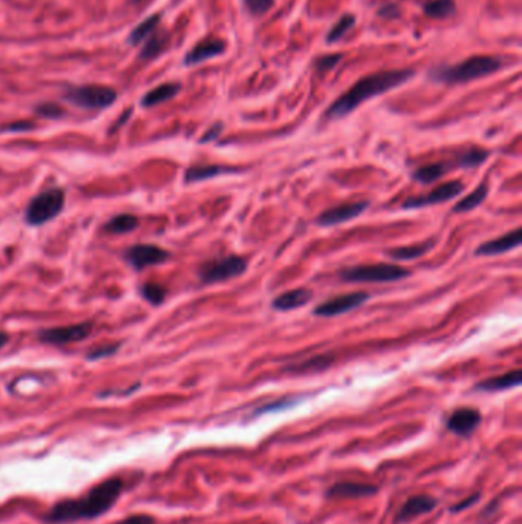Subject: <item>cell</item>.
Segmentation results:
<instances>
[{"label": "cell", "instance_id": "obj_28", "mask_svg": "<svg viewBox=\"0 0 522 524\" xmlns=\"http://www.w3.org/2000/svg\"><path fill=\"white\" fill-rule=\"evenodd\" d=\"M167 41H169V36L165 33H153L148 41H145L144 48L140 52V59L143 60H150L153 57H156L160 52L165 48Z\"/></svg>", "mask_w": 522, "mask_h": 524}, {"label": "cell", "instance_id": "obj_34", "mask_svg": "<svg viewBox=\"0 0 522 524\" xmlns=\"http://www.w3.org/2000/svg\"><path fill=\"white\" fill-rule=\"evenodd\" d=\"M36 112L40 115V117L52 119V120L63 117V114H65L63 108L58 106V104L56 103H41L36 108Z\"/></svg>", "mask_w": 522, "mask_h": 524}, {"label": "cell", "instance_id": "obj_33", "mask_svg": "<svg viewBox=\"0 0 522 524\" xmlns=\"http://www.w3.org/2000/svg\"><path fill=\"white\" fill-rule=\"evenodd\" d=\"M299 402H300V399H293V397H290V399H280V400L273 402V403H270V405L260 406L259 410L255 413V415H262V414H267V413L284 411V410H288V408H293Z\"/></svg>", "mask_w": 522, "mask_h": 524}, {"label": "cell", "instance_id": "obj_5", "mask_svg": "<svg viewBox=\"0 0 522 524\" xmlns=\"http://www.w3.org/2000/svg\"><path fill=\"white\" fill-rule=\"evenodd\" d=\"M344 282H396L411 276V270L399 264H371L343 268L339 273Z\"/></svg>", "mask_w": 522, "mask_h": 524}, {"label": "cell", "instance_id": "obj_15", "mask_svg": "<svg viewBox=\"0 0 522 524\" xmlns=\"http://www.w3.org/2000/svg\"><path fill=\"white\" fill-rule=\"evenodd\" d=\"M379 492V488L371 483H362V481H340L334 483L325 492L328 500H357L374 497Z\"/></svg>", "mask_w": 522, "mask_h": 524}, {"label": "cell", "instance_id": "obj_24", "mask_svg": "<svg viewBox=\"0 0 522 524\" xmlns=\"http://www.w3.org/2000/svg\"><path fill=\"white\" fill-rule=\"evenodd\" d=\"M449 171H451V166L447 163H432L421 166L416 171H414L412 178L420 184H432L440 180V178L444 176Z\"/></svg>", "mask_w": 522, "mask_h": 524}, {"label": "cell", "instance_id": "obj_30", "mask_svg": "<svg viewBox=\"0 0 522 524\" xmlns=\"http://www.w3.org/2000/svg\"><path fill=\"white\" fill-rule=\"evenodd\" d=\"M354 24H356V16H354V14H343L337 20L336 25H334L329 33H328V36H327L328 44H336V41L343 39V36L347 34L348 31L354 26Z\"/></svg>", "mask_w": 522, "mask_h": 524}, {"label": "cell", "instance_id": "obj_3", "mask_svg": "<svg viewBox=\"0 0 522 524\" xmlns=\"http://www.w3.org/2000/svg\"><path fill=\"white\" fill-rule=\"evenodd\" d=\"M503 68V60L495 56H474L456 65H441L432 68L429 77L435 83L443 85H463L472 80L492 76L498 69Z\"/></svg>", "mask_w": 522, "mask_h": 524}, {"label": "cell", "instance_id": "obj_23", "mask_svg": "<svg viewBox=\"0 0 522 524\" xmlns=\"http://www.w3.org/2000/svg\"><path fill=\"white\" fill-rule=\"evenodd\" d=\"M487 195H488V186H487L486 181H483L481 184H479L475 188L474 192H471L467 196H464L461 201H458L454 206L452 212H455V213H469V212H472L474 208L479 207V206H481L486 201Z\"/></svg>", "mask_w": 522, "mask_h": 524}, {"label": "cell", "instance_id": "obj_25", "mask_svg": "<svg viewBox=\"0 0 522 524\" xmlns=\"http://www.w3.org/2000/svg\"><path fill=\"white\" fill-rule=\"evenodd\" d=\"M160 19H161L160 14H153V16H150L148 19H144L138 26H135L130 31V34L128 37V44H130L133 46H137V45L141 44V41L148 40L155 33L156 28H158Z\"/></svg>", "mask_w": 522, "mask_h": 524}, {"label": "cell", "instance_id": "obj_43", "mask_svg": "<svg viewBox=\"0 0 522 524\" xmlns=\"http://www.w3.org/2000/svg\"><path fill=\"white\" fill-rule=\"evenodd\" d=\"M8 342H9V336H8V334L0 331V350H2Z\"/></svg>", "mask_w": 522, "mask_h": 524}, {"label": "cell", "instance_id": "obj_10", "mask_svg": "<svg viewBox=\"0 0 522 524\" xmlns=\"http://www.w3.org/2000/svg\"><path fill=\"white\" fill-rule=\"evenodd\" d=\"M93 330L92 322H81L77 325H69V327H57L46 328L39 333V339L44 343L49 345H68L72 342H80L86 339Z\"/></svg>", "mask_w": 522, "mask_h": 524}, {"label": "cell", "instance_id": "obj_18", "mask_svg": "<svg viewBox=\"0 0 522 524\" xmlns=\"http://www.w3.org/2000/svg\"><path fill=\"white\" fill-rule=\"evenodd\" d=\"M314 298V293L311 288L299 287L295 290H290L276 296L271 302V307L276 311H293L300 307H305Z\"/></svg>", "mask_w": 522, "mask_h": 524}, {"label": "cell", "instance_id": "obj_16", "mask_svg": "<svg viewBox=\"0 0 522 524\" xmlns=\"http://www.w3.org/2000/svg\"><path fill=\"white\" fill-rule=\"evenodd\" d=\"M521 227H516L511 232L499 236L496 239L487 241V243H483L481 246H478L475 250L476 256H496V255H503L507 253V251L515 250L521 246L522 241V235H521Z\"/></svg>", "mask_w": 522, "mask_h": 524}, {"label": "cell", "instance_id": "obj_41", "mask_svg": "<svg viewBox=\"0 0 522 524\" xmlns=\"http://www.w3.org/2000/svg\"><path fill=\"white\" fill-rule=\"evenodd\" d=\"M379 16L383 19H396L400 16V8L395 4H386L379 9Z\"/></svg>", "mask_w": 522, "mask_h": 524}, {"label": "cell", "instance_id": "obj_13", "mask_svg": "<svg viewBox=\"0 0 522 524\" xmlns=\"http://www.w3.org/2000/svg\"><path fill=\"white\" fill-rule=\"evenodd\" d=\"M481 422L483 415L476 408H458L449 415L446 428L455 435L469 437L476 431V428L481 425Z\"/></svg>", "mask_w": 522, "mask_h": 524}, {"label": "cell", "instance_id": "obj_35", "mask_svg": "<svg viewBox=\"0 0 522 524\" xmlns=\"http://www.w3.org/2000/svg\"><path fill=\"white\" fill-rule=\"evenodd\" d=\"M244 2L253 16H262L275 5V0H244Z\"/></svg>", "mask_w": 522, "mask_h": 524}, {"label": "cell", "instance_id": "obj_19", "mask_svg": "<svg viewBox=\"0 0 522 524\" xmlns=\"http://www.w3.org/2000/svg\"><path fill=\"white\" fill-rule=\"evenodd\" d=\"M241 169L239 167L232 166H222V164H203V166H192L185 171L184 180L187 184L192 183H201L212 180V178L221 176V175H230V173H239Z\"/></svg>", "mask_w": 522, "mask_h": 524}, {"label": "cell", "instance_id": "obj_39", "mask_svg": "<svg viewBox=\"0 0 522 524\" xmlns=\"http://www.w3.org/2000/svg\"><path fill=\"white\" fill-rule=\"evenodd\" d=\"M117 524H155V520L150 515H144V513H137V515H130L118 521Z\"/></svg>", "mask_w": 522, "mask_h": 524}, {"label": "cell", "instance_id": "obj_27", "mask_svg": "<svg viewBox=\"0 0 522 524\" xmlns=\"http://www.w3.org/2000/svg\"><path fill=\"white\" fill-rule=\"evenodd\" d=\"M456 11L454 0H429L423 6V13L432 19H447Z\"/></svg>", "mask_w": 522, "mask_h": 524}, {"label": "cell", "instance_id": "obj_8", "mask_svg": "<svg viewBox=\"0 0 522 524\" xmlns=\"http://www.w3.org/2000/svg\"><path fill=\"white\" fill-rule=\"evenodd\" d=\"M463 188H464L463 181H459V180L447 181V183H443L440 186H436L435 188H432L429 193L408 198L401 207L406 208V211H414V208H423V207H431L435 204H443L446 201H451L454 200V198H456L459 193L463 192Z\"/></svg>", "mask_w": 522, "mask_h": 524}, {"label": "cell", "instance_id": "obj_42", "mask_svg": "<svg viewBox=\"0 0 522 524\" xmlns=\"http://www.w3.org/2000/svg\"><path fill=\"white\" fill-rule=\"evenodd\" d=\"M34 129V124L29 121H19V123H13L8 124L5 131H11V132H24V131H31Z\"/></svg>", "mask_w": 522, "mask_h": 524}, {"label": "cell", "instance_id": "obj_12", "mask_svg": "<svg viewBox=\"0 0 522 524\" xmlns=\"http://www.w3.org/2000/svg\"><path fill=\"white\" fill-rule=\"evenodd\" d=\"M369 207V201H354V203H344L340 206H336L332 208H328V211L323 212L317 219L316 223L320 227H332V226H340L348 221H352V219L359 218L360 215H363V212L367 211Z\"/></svg>", "mask_w": 522, "mask_h": 524}, {"label": "cell", "instance_id": "obj_7", "mask_svg": "<svg viewBox=\"0 0 522 524\" xmlns=\"http://www.w3.org/2000/svg\"><path fill=\"white\" fill-rule=\"evenodd\" d=\"M65 99L81 109H106L117 100V91L101 85L72 86L66 89Z\"/></svg>", "mask_w": 522, "mask_h": 524}, {"label": "cell", "instance_id": "obj_37", "mask_svg": "<svg viewBox=\"0 0 522 524\" xmlns=\"http://www.w3.org/2000/svg\"><path fill=\"white\" fill-rule=\"evenodd\" d=\"M342 60V54H328V56H322L317 59L316 61V68L317 71H329L334 66H337Z\"/></svg>", "mask_w": 522, "mask_h": 524}, {"label": "cell", "instance_id": "obj_17", "mask_svg": "<svg viewBox=\"0 0 522 524\" xmlns=\"http://www.w3.org/2000/svg\"><path fill=\"white\" fill-rule=\"evenodd\" d=\"M225 49H227V45H225L224 40L215 39V37L205 39V40L200 41L198 45H195L189 52H187L185 57H184V65L193 66V65H198V63H203L208 59L219 57V56L224 54Z\"/></svg>", "mask_w": 522, "mask_h": 524}, {"label": "cell", "instance_id": "obj_26", "mask_svg": "<svg viewBox=\"0 0 522 524\" xmlns=\"http://www.w3.org/2000/svg\"><path fill=\"white\" fill-rule=\"evenodd\" d=\"M137 227H138V218L130 213H121V215L113 216L106 224H104V230L112 235L130 233Z\"/></svg>", "mask_w": 522, "mask_h": 524}, {"label": "cell", "instance_id": "obj_9", "mask_svg": "<svg viewBox=\"0 0 522 524\" xmlns=\"http://www.w3.org/2000/svg\"><path fill=\"white\" fill-rule=\"evenodd\" d=\"M369 298H371L369 293L367 291L344 293V295L334 296L325 302H322L312 313L320 318H336V316H340V314L349 313L352 310L362 307L364 302H368Z\"/></svg>", "mask_w": 522, "mask_h": 524}, {"label": "cell", "instance_id": "obj_11", "mask_svg": "<svg viewBox=\"0 0 522 524\" xmlns=\"http://www.w3.org/2000/svg\"><path fill=\"white\" fill-rule=\"evenodd\" d=\"M124 258L135 270H143L145 267L163 264L170 258V253L153 244H135L126 250Z\"/></svg>", "mask_w": 522, "mask_h": 524}, {"label": "cell", "instance_id": "obj_29", "mask_svg": "<svg viewBox=\"0 0 522 524\" xmlns=\"http://www.w3.org/2000/svg\"><path fill=\"white\" fill-rule=\"evenodd\" d=\"M490 152L487 149L483 148H472L466 152H463L461 155L458 156L456 164L463 169H472V167H478L481 166L487 158H488Z\"/></svg>", "mask_w": 522, "mask_h": 524}, {"label": "cell", "instance_id": "obj_22", "mask_svg": "<svg viewBox=\"0 0 522 524\" xmlns=\"http://www.w3.org/2000/svg\"><path fill=\"white\" fill-rule=\"evenodd\" d=\"M434 246H435V239L432 238V239L423 241V243H419V244L391 248L386 251V255L394 261H414V259H419L424 256L426 253H429V251L434 248Z\"/></svg>", "mask_w": 522, "mask_h": 524}, {"label": "cell", "instance_id": "obj_20", "mask_svg": "<svg viewBox=\"0 0 522 524\" xmlns=\"http://www.w3.org/2000/svg\"><path fill=\"white\" fill-rule=\"evenodd\" d=\"M519 385H521V371L515 370L503 376H495L483 382H478L475 385V390L483 393H498L510 390V388H516Z\"/></svg>", "mask_w": 522, "mask_h": 524}, {"label": "cell", "instance_id": "obj_21", "mask_svg": "<svg viewBox=\"0 0 522 524\" xmlns=\"http://www.w3.org/2000/svg\"><path fill=\"white\" fill-rule=\"evenodd\" d=\"M181 91L180 83H164V85L156 86L150 89L148 94H144L141 99V106L143 108H153L158 106L161 103L169 101L178 96Z\"/></svg>", "mask_w": 522, "mask_h": 524}, {"label": "cell", "instance_id": "obj_40", "mask_svg": "<svg viewBox=\"0 0 522 524\" xmlns=\"http://www.w3.org/2000/svg\"><path fill=\"white\" fill-rule=\"evenodd\" d=\"M222 131H224V124H222V123H215V124L212 126V128L208 129V131L203 135L201 143H208V141L216 140V138L219 137V135L222 133Z\"/></svg>", "mask_w": 522, "mask_h": 524}, {"label": "cell", "instance_id": "obj_4", "mask_svg": "<svg viewBox=\"0 0 522 524\" xmlns=\"http://www.w3.org/2000/svg\"><path fill=\"white\" fill-rule=\"evenodd\" d=\"M65 207V191L60 187H51L36 195L29 201L25 219L31 226H44L45 223L58 216Z\"/></svg>", "mask_w": 522, "mask_h": 524}, {"label": "cell", "instance_id": "obj_32", "mask_svg": "<svg viewBox=\"0 0 522 524\" xmlns=\"http://www.w3.org/2000/svg\"><path fill=\"white\" fill-rule=\"evenodd\" d=\"M141 296L152 306H161L167 296V290L155 282H145L141 287Z\"/></svg>", "mask_w": 522, "mask_h": 524}, {"label": "cell", "instance_id": "obj_36", "mask_svg": "<svg viewBox=\"0 0 522 524\" xmlns=\"http://www.w3.org/2000/svg\"><path fill=\"white\" fill-rule=\"evenodd\" d=\"M120 348V343H108V345H101V347L93 348L89 354L88 359L89 361H98L103 358H109V356L115 354Z\"/></svg>", "mask_w": 522, "mask_h": 524}, {"label": "cell", "instance_id": "obj_1", "mask_svg": "<svg viewBox=\"0 0 522 524\" xmlns=\"http://www.w3.org/2000/svg\"><path fill=\"white\" fill-rule=\"evenodd\" d=\"M121 492L123 481L120 478H108L93 486L85 497L56 503L44 518L51 524H65L101 517L117 503Z\"/></svg>", "mask_w": 522, "mask_h": 524}, {"label": "cell", "instance_id": "obj_38", "mask_svg": "<svg viewBox=\"0 0 522 524\" xmlns=\"http://www.w3.org/2000/svg\"><path fill=\"white\" fill-rule=\"evenodd\" d=\"M479 497H481V494H479V492H475V494L469 495L467 498H464L461 501H458L456 505L449 508V510H451L452 513H459V512H463V510H467L469 508H472L475 505V503L479 500Z\"/></svg>", "mask_w": 522, "mask_h": 524}, {"label": "cell", "instance_id": "obj_31", "mask_svg": "<svg viewBox=\"0 0 522 524\" xmlns=\"http://www.w3.org/2000/svg\"><path fill=\"white\" fill-rule=\"evenodd\" d=\"M332 362V358H329V356H316V358H312L309 361H305L304 363H297L295 366H290L288 371H295V373H302V371H323L327 370L328 366L331 365Z\"/></svg>", "mask_w": 522, "mask_h": 524}, {"label": "cell", "instance_id": "obj_14", "mask_svg": "<svg viewBox=\"0 0 522 524\" xmlns=\"http://www.w3.org/2000/svg\"><path fill=\"white\" fill-rule=\"evenodd\" d=\"M438 506V500L429 494H419L408 498L400 510L395 513V524H406L426 513H431Z\"/></svg>", "mask_w": 522, "mask_h": 524}, {"label": "cell", "instance_id": "obj_2", "mask_svg": "<svg viewBox=\"0 0 522 524\" xmlns=\"http://www.w3.org/2000/svg\"><path fill=\"white\" fill-rule=\"evenodd\" d=\"M415 76L414 69H392L382 71L360 79L356 85L351 86L347 92L334 100L328 111L325 112L327 120H340L356 111L362 103L379 97L384 92L404 85Z\"/></svg>", "mask_w": 522, "mask_h": 524}, {"label": "cell", "instance_id": "obj_6", "mask_svg": "<svg viewBox=\"0 0 522 524\" xmlns=\"http://www.w3.org/2000/svg\"><path fill=\"white\" fill-rule=\"evenodd\" d=\"M248 268V262L244 256L228 255L224 258H218L207 261L198 270V276L205 286L219 284L228 279H235L242 276Z\"/></svg>", "mask_w": 522, "mask_h": 524}]
</instances>
